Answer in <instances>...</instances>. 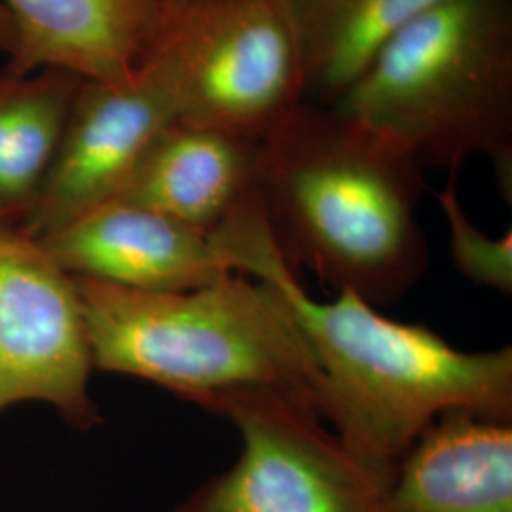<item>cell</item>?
<instances>
[{"label":"cell","mask_w":512,"mask_h":512,"mask_svg":"<svg viewBox=\"0 0 512 512\" xmlns=\"http://www.w3.org/2000/svg\"><path fill=\"white\" fill-rule=\"evenodd\" d=\"M232 272L274 285L325 385V421L368 465L395 475L442 414L512 423V349L463 351L423 325L393 321L361 296L317 300L283 262L253 192L213 234Z\"/></svg>","instance_id":"obj_1"},{"label":"cell","mask_w":512,"mask_h":512,"mask_svg":"<svg viewBox=\"0 0 512 512\" xmlns=\"http://www.w3.org/2000/svg\"><path fill=\"white\" fill-rule=\"evenodd\" d=\"M256 194L283 262L372 306L403 298L429 266L423 169L334 105L306 101L258 147Z\"/></svg>","instance_id":"obj_2"},{"label":"cell","mask_w":512,"mask_h":512,"mask_svg":"<svg viewBox=\"0 0 512 512\" xmlns=\"http://www.w3.org/2000/svg\"><path fill=\"white\" fill-rule=\"evenodd\" d=\"M76 279L95 370L158 385L207 412L262 391L325 420V385L293 311L274 285L230 272L181 293Z\"/></svg>","instance_id":"obj_3"},{"label":"cell","mask_w":512,"mask_h":512,"mask_svg":"<svg viewBox=\"0 0 512 512\" xmlns=\"http://www.w3.org/2000/svg\"><path fill=\"white\" fill-rule=\"evenodd\" d=\"M334 107L421 169L488 158L512 198V0H440L372 57Z\"/></svg>","instance_id":"obj_4"},{"label":"cell","mask_w":512,"mask_h":512,"mask_svg":"<svg viewBox=\"0 0 512 512\" xmlns=\"http://www.w3.org/2000/svg\"><path fill=\"white\" fill-rule=\"evenodd\" d=\"M145 57L164 71L188 124L262 141L308 101L281 0H169Z\"/></svg>","instance_id":"obj_5"},{"label":"cell","mask_w":512,"mask_h":512,"mask_svg":"<svg viewBox=\"0 0 512 512\" xmlns=\"http://www.w3.org/2000/svg\"><path fill=\"white\" fill-rule=\"evenodd\" d=\"M207 412L238 427L236 463L173 512H380L393 476L359 458L306 404L249 391Z\"/></svg>","instance_id":"obj_6"},{"label":"cell","mask_w":512,"mask_h":512,"mask_svg":"<svg viewBox=\"0 0 512 512\" xmlns=\"http://www.w3.org/2000/svg\"><path fill=\"white\" fill-rule=\"evenodd\" d=\"M93 370L76 279L37 238L0 224V414L48 404L71 429L92 431Z\"/></svg>","instance_id":"obj_7"},{"label":"cell","mask_w":512,"mask_h":512,"mask_svg":"<svg viewBox=\"0 0 512 512\" xmlns=\"http://www.w3.org/2000/svg\"><path fill=\"white\" fill-rule=\"evenodd\" d=\"M179 120L164 71L145 57L122 82L84 80L52 171L19 228L42 239L120 198L156 135Z\"/></svg>","instance_id":"obj_8"},{"label":"cell","mask_w":512,"mask_h":512,"mask_svg":"<svg viewBox=\"0 0 512 512\" xmlns=\"http://www.w3.org/2000/svg\"><path fill=\"white\" fill-rule=\"evenodd\" d=\"M38 241L73 277L143 293L192 291L232 272L213 236L120 200Z\"/></svg>","instance_id":"obj_9"},{"label":"cell","mask_w":512,"mask_h":512,"mask_svg":"<svg viewBox=\"0 0 512 512\" xmlns=\"http://www.w3.org/2000/svg\"><path fill=\"white\" fill-rule=\"evenodd\" d=\"M169 0H0L16 29L4 73L59 69L122 82L148 54Z\"/></svg>","instance_id":"obj_10"},{"label":"cell","mask_w":512,"mask_h":512,"mask_svg":"<svg viewBox=\"0 0 512 512\" xmlns=\"http://www.w3.org/2000/svg\"><path fill=\"white\" fill-rule=\"evenodd\" d=\"M258 147L247 135L175 120L150 143L118 200L213 236L255 192Z\"/></svg>","instance_id":"obj_11"},{"label":"cell","mask_w":512,"mask_h":512,"mask_svg":"<svg viewBox=\"0 0 512 512\" xmlns=\"http://www.w3.org/2000/svg\"><path fill=\"white\" fill-rule=\"evenodd\" d=\"M380 512H512V423L439 416L399 463Z\"/></svg>","instance_id":"obj_12"},{"label":"cell","mask_w":512,"mask_h":512,"mask_svg":"<svg viewBox=\"0 0 512 512\" xmlns=\"http://www.w3.org/2000/svg\"><path fill=\"white\" fill-rule=\"evenodd\" d=\"M84 78L59 69L0 84V224L19 226L35 207Z\"/></svg>","instance_id":"obj_13"},{"label":"cell","mask_w":512,"mask_h":512,"mask_svg":"<svg viewBox=\"0 0 512 512\" xmlns=\"http://www.w3.org/2000/svg\"><path fill=\"white\" fill-rule=\"evenodd\" d=\"M440 0H281L306 67V99L334 105L406 23Z\"/></svg>","instance_id":"obj_14"},{"label":"cell","mask_w":512,"mask_h":512,"mask_svg":"<svg viewBox=\"0 0 512 512\" xmlns=\"http://www.w3.org/2000/svg\"><path fill=\"white\" fill-rule=\"evenodd\" d=\"M458 173H448V184L435 192V200L448 222L450 253L461 274L476 285L499 293H512V232L501 238L486 236L459 202Z\"/></svg>","instance_id":"obj_15"},{"label":"cell","mask_w":512,"mask_h":512,"mask_svg":"<svg viewBox=\"0 0 512 512\" xmlns=\"http://www.w3.org/2000/svg\"><path fill=\"white\" fill-rule=\"evenodd\" d=\"M14 46H16V29H14V23L8 16L6 8L0 4V50L4 54H12L14 52Z\"/></svg>","instance_id":"obj_16"},{"label":"cell","mask_w":512,"mask_h":512,"mask_svg":"<svg viewBox=\"0 0 512 512\" xmlns=\"http://www.w3.org/2000/svg\"><path fill=\"white\" fill-rule=\"evenodd\" d=\"M2 80H4V69H0V84H2Z\"/></svg>","instance_id":"obj_17"}]
</instances>
